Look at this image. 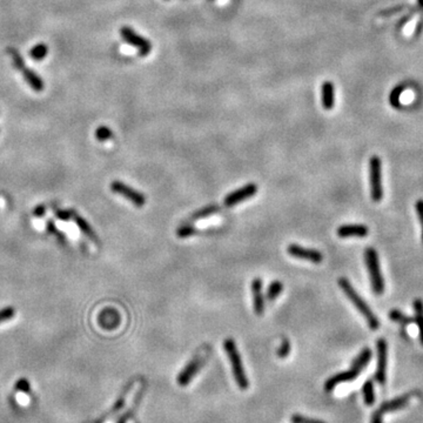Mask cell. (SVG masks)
Masks as SVG:
<instances>
[{
	"label": "cell",
	"instance_id": "1",
	"mask_svg": "<svg viewBox=\"0 0 423 423\" xmlns=\"http://www.w3.org/2000/svg\"><path fill=\"white\" fill-rule=\"evenodd\" d=\"M337 284H339L341 289H342V292L346 294L347 298L350 300V302L354 305L356 309H358L360 313L363 315V318L366 319L367 324H368L370 329L376 330L378 327H380V321H378L377 316L373 313V310L370 309V307L365 302V300H363L361 296L358 294V292H356L354 287L350 285V282L347 279H344V277H340V279L337 280Z\"/></svg>",
	"mask_w": 423,
	"mask_h": 423
},
{
	"label": "cell",
	"instance_id": "2",
	"mask_svg": "<svg viewBox=\"0 0 423 423\" xmlns=\"http://www.w3.org/2000/svg\"><path fill=\"white\" fill-rule=\"evenodd\" d=\"M224 348L229 358L233 375H234L237 385H239V388L242 389V391H246V389L248 388V385H250V382H248L242 361H241L240 352L239 350H237V347H236V343L234 342V340L226 339L224 342Z\"/></svg>",
	"mask_w": 423,
	"mask_h": 423
},
{
	"label": "cell",
	"instance_id": "3",
	"mask_svg": "<svg viewBox=\"0 0 423 423\" xmlns=\"http://www.w3.org/2000/svg\"><path fill=\"white\" fill-rule=\"evenodd\" d=\"M365 261L368 268L370 282H372L373 292L376 295H381L384 292V281L381 274L380 261H378L377 252L374 248L369 247L365 251Z\"/></svg>",
	"mask_w": 423,
	"mask_h": 423
},
{
	"label": "cell",
	"instance_id": "4",
	"mask_svg": "<svg viewBox=\"0 0 423 423\" xmlns=\"http://www.w3.org/2000/svg\"><path fill=\"white\" fill-rule=\"evenodd\" d=\"M369 178H370V195L374 202L381 201L383 198L381 180V159L373 157L369 161Z\"/></svg>",
	"mask_w": 423,
	"mask_h": 423
},
{
	"label": "cell",
	"instance_id": "5",
	"mask_svg": "<svg viewBox=\"0 0 423 423\" xmlns=\"http://www.w3.org/2000/svg\"><path fill=\"white\" fill-rule=\"evenodd\" d=\"M120 36L126 43L134 46L138 50L141 57H146L152 52V43L148 42L143 36H139L128 26H124L120 28Z\"/></svg>",
	"mask_w": 423,
	"mask_h": 423
},
{
	"label": "cell",
	"instance_id": "6",
	"mask_svg": "<svg viewBox=\"0 0 423 423\" xmlns=\"http://www.w3.org/2000/svg\"><path fill=\"white\" fill-rule=\"evenodd\" d=\"M410 398H411V395L407 394V395L400 396V398H396L394 400L387 401V402H383L377 410L374 411L370 423H382V417H383L384 414L389 413V411L402 409V408L408 406V402H409Z\"/></svg>",
	"mask_w": 423,
	"mask_h": 423
},
{
	"label": "cell",
	"instance_id": "7",
	"mask_svg": "<svg viewBox=\"0 0 423 423\" xmlns=\"http://www.w3.org/2000/svg\"><path fill=\"white\" fill-rule=\"evenodd\" d=\"M377 349V368L375 372V380L380 384H384L387 380V356H388V346L387 341L384 339H378L376 342Z\"/></svg>",
	"mask_w": 423,
	"mask_h": 423
},
{
	"label": "cell",
	"instance_id": "8",
	"mask_svg": "<svg viewBox=\"0 0 423 423\" xmlns=\"http://www.w3.org/2000/svg\"><path fill=\"white\" fill-rule=\"evenodd\" d=\"M111 189H112V192L117 193V194L125 196L126 199L129 200V201L133 202L138 207H143L145 202H146V198H145L143 193L135 191L134 188L127 186V185L121 183V181H113V183L111 184Z\"/></svg>",
	"mask_w": 423,
	"mask_h": 423
},
{
	"label": "cell",
	"instance_id": "9",
	"mask_svg": "<svg viewBox=\"0 0 423 423\" xmlns=\"http://www.w3.org/2000/svg\"><path fill=\"white\" fill-rule=\"evenodd\" d=\"M362 369H363V367L358 365V363L352 362L351 369L346 370V372H342V373H339V374H335V375L326 381V383H325L326 392L333 391L336 385H339L340 383H343V382H349V381L355 380V378L359 376V374L361 373Z\"/></svg>",
	"mask_w": 423,
	"mask_h": 423
},
{
	"label": "cell",
	"instance_id": "10",
	"mask_svg": "<svg viewBox=\"0 0 423 423\" xmlns=\"http://www.w3.org/2000/svg\"><path fill=\"white\" fill-rule=\"evenodd\" d=\"M258 193V186L255 184H248L246 186L241 187L236 191L229 193L228 195H226L224 200V205L226 207H232L237 203L244 201V200H248L252 196H254Z\"/></svg>",
	"mask_w": 423,
	"mask_h": 423
},
{
	"label": "cell",
	"instance_id": "11",
	"mask_svg": "<svg viewBox=\"0 0 423 423\" xmlns=\"http://www.w3.org/2000/svg\"><path fill=\"white\" fill-rule=\"evenodd\" d=\"M287 252H288V254L293 258L307 260V261H310L314 263H320L322 260H324L321 252L313 250V248L302 247L296 243L289 244V246L287 247Z\"/></svg>",
	"mask_w": 423,
	"mask_h": 423
},
{
	"label": "cell",
	"instance_id": "12",
	"mask_svg": "<svg viewBox=\"0 0 423 423\" xmlns=\"http://www.w3.org/2000/svg\"><path fill=\"white\" fill-rule=\"evenodd\" d=\"M202 363L203 362L201 358L195 356V358L193 359L183 370H181L179 375H178V378H177L178 383H179L180 385H183V387L184 385H187L189 382L194 378V376L196 375V373L199 372L200 368H201Z\"/></svg>",
	"mask_w": 423,
	"mask_h": 423
},
{
	"label": "cell",
	"instance_id": "13",
	"mask_svg": "<svg viewBox=\"0 0 423 423\" xmlns=\"http://www.w3.org/2000/svg\"><path fill=\"white\" fill-rule=\"evenodd\" d=\"M252 294H253V307L257 315H262L265 311V298L262 295V281L261 279H254L252 281Z\"/></svg>",
	"mask_w": 423,
	"mask_h": 423
},
{
	"label": "cell",
	"instance_id": "14",
	"mask_svg": "<svg viewBox=\"0 0 423 423\" xmlns=\"http://www.w3.org/2000/svg\"><path fill=\"white\" fill-rule=\"evenodd\" d=\"M368 233L369 229L365 225H342L336 231L340 237H366Z\"/></svg>",
	"mask_w": 423,
	"mask_h": 423
},
{
	"label": "cell",
	"instance_id": "15",
	"mask_svg": "<svg viewBox=\"0 0 423 423\" xmlns=\"http://www.w3.org/2000/svg\"><path fill=\"white\" fill-rule=\"evenodd\" d=\"M335 101V95H334V85L332 81H325L321 87V103L325 110H332Z\"/></svg>",
	"mask_w": 423,
	"mask_h": 423
},
{
	"label": "cell",
	"instance_id": "16",
	"mask_svg": "<svg viewBox=\"0 0 423 423\" xmlns=\"http://www.w3.org/2000/svg\"><path fill=\"white\" fill-rule=\"evenodd\" d=\"M99 324L101 325V327L109 329L116 328L120 324V316H119V314L114 309H106L100 314Z\"/></svg>",
	"mask_w": 423,
	"mask_h": 423
},
{
	"label": "cell",
	"instance_id": "17",
	"mask_svg": "<svg viewBox=\"0 0 423 423\" xmlns=\"http://www.w3.org/2000/svg\"><path fill=\"white\" fill-rule=\"evenodd\" d=\"M23 77L26 83L29 85V87H31L33 91L42 92L44 90V87H45L43 79L34 72V70H32L29 68H24Z\"/></svg>",
	"mask_w": 423,
	"mask_h": 423
},
{
	"label": "cell",
	"instance_id": "18",
	"mask_svg": "<svg viewBox=\"0 0 423 423\" xmlns=\"http://www.w3.org/2000/svg\"><path fill=\"white\" fill-rule=\"evenodd\" d=\"M415 310V322L418 327V334H420V341L423 346V301L421 299H416L413 303Z\"/></svg>",
	"mask_w": 423,
	"mask_h": 423
},
{
	"label": "cell",
	"instance_id": "19",
	"mask_svg": "<svg viewBox=\"0 0 423 423\" xmlns=\"http://www.w3.org/2000/svg\"><path fill=\"white\" fill-rule=\"evenodd\" d=\"M282 291H284V284H282L281 281L279 280L272 281L270 282V285L268 286V288H267V293H266L267 300H269V301H274V300H275L277 296L281 294Z\"/></svg>",
	"mask_w": 423,
	"mask_h": 423
},
{
	"label": "cell",
	"instance_id": "20",
	"mask_svg": "<svg viewBox=\"0 0 423 423\" xmlns=\"http://www.w3.org/2000/svg\"><path fill=\"white\" fill-rule=\"evenodd\" d=\"M220 210V207L218 205H209V206H206L203 207V208L196 210L194 214L192 215L191 220H201V219H206L210 217V215H213L215 213H218V211Z\"/></svg>",
	"mask_w": 423,
	"mask_h": 423
},
{
	"label": "cell",
	"instance_id": "21",
	"mask_svg": "<svg viewBox=\"0 0 423 423\" xmlns=\"http://www.w3.org/2000/svg\"><path fill=\"white\" fill-rule=\"evenodd\" d=\"M362 392H363L365 403L367 404V406H373L374 402H375V395H374V385H373L372 380H368L365 382Z\"/></svg>",
	"mask_w": 423,
	"mask_h": 423
},
{
	"label": "cell",
	"instance_id": "22",
	"mask_svg": "<svg viewBox=\"0 0 423 423\" xmlns=\"http://www.w3.org/2000/svg\"><path fill=\"white\" fill-rule=\"evenodd\" d=\"M48 53V47L45 44H38V45H34L31 50H29V57H31L33 60H43L44 58L46 57Z\"/></svg>",
	"mask_w": 423,
	"mask_h": 423
},
{
	"label": "cell",
	"instance_id": "23",
	"mask_svg": "<svg viewBox=\"0 0 423 423\" xmlns=\"http://www.w3.org/2000/svg\"><path fill=\"white\" fill-rule=\"evenodd\" d=\"M389 318H391V320L399 322V324H401L402 326H407L415 322L414 319L406 316V315H403L399 309H392L391 313H389Z\"/></svg>",
	"mask_w": 423,
	"mask_h": 423
},
{
	"label": "cell",
	"instance_id": "24",
	"mask_svg": "<svg viewBox=\"0 0 423 423\" xmlns=\"http://www.w3.org/2000/svg\"><path fill=\"white\" fill-rule=\"evenodd\" d=\"M196 228L194 226L191 225V224H185V225H181L180 227H178L177 229V235L178 237H180V239H185V237H189V236H193L194 234H196Z\"/></svg>",
	"mask_w": 423,
	"mask_h": 423
},
{
	"label": "cell",
	"instance_id": "25",
	"mask_svg": "<svg viewBox=\"0 0 423 423\" xmlns=\"http://www.w3.org/2000/svg\"><path fill=\"white\" fill-rule=\"evenodd\" d=\"M7 51H9L11 57H12V61H13L14 67H16L17 69H19V70H23L25 68V61H24L23 57H21V54L16 50V48H12V47H10Z\"/></svg>",
	"mask_w": 423,
	"mask_h": 423
},
{
	"label": "cell",
	"instance_id": "26",
	"mask_svg": "<svg viewBox=\"0 0 423 423\" xmlns=\"http://www.w3.org/2000/svg\"><path fill=\"white\" fill-rule=\"evenodd\" d=\"M76 221L78 226H79V228L85 233V234H86L87 236H90L91 239H93V240L95 239V233L93 229H92L91 226L87 224L86 220H84V219L80 218L79 215H76Z\"/></svg>",
	"mask_w": 423,
	"mask_h": 423
},
{
	"label": "cell",
	"instance_id": "27",
	"mask_svg": "<svg viewBox=\"0 0 423 423\" xmlns=\"http://www.w3.org/2000/svg\"><path fill=\"white\" fill-rule=\"evenodd\" d=\"M113 136V132L107 126H100L95 131V138L99 141H106Z\"/></svg>",
	"mask_w": 423,
	"mask_h": 423
},
{
	"label": "cell",
	"instance_id": "28",
	"mask_svg": "<svg viewBox=\"0 0 423 423\" xmlns=\"http://www.w3.org/2000/svg\"><path fill=\"white\" fill-rule=\"evenodd\" d=\"M289 352H291V343H289L288 340H284L280 344V347L277 348L276 354L279 358L286 359L289 355Z\"/></svg>",
	"mask_w": 423,
	"mask_h": 423
},
{
	"label": "cell",
	"instance_id": "29",
	"mask_svg": "<svg viewBox=\"0 0 423 423\" xmlns=\"http://www.w3.org/2000/svg\"><path fill=\"white\" fill-rule=\"evenodd\" d=\"M291 420H292L293 423H326L324 421L315 420V418H309V417L302 416V415H300V414L293 415V416L291 417Z\"/></svg>",
	"mask_w": 423,
	"mask_h": 423
},
{
	"label": "cell",
	"instance_id": "30",
	"mask_svg": "<svg viewBox=\"0 0 423 423\" xmlns=\"http://www.w3.org/2000/svg\"><path fill=\"white\" fill-rule=\"evenodd\" d=\"M13 316H14V308L12 307L4 308V309L0 310V324L4 321L10 320V319H12Z\"/></svg>",
	"mask_w": 423,
	"mask_h": 423
},
{
	"label": "cell",
	"instance_id": "31",
	"mask_svg": "<svg viewBox=\"0 0 423 423\" xmlns=\"http://www.w3.org/2000/svg\"><path fill=\"white\" fill-rule=\"evenodd\" d=\"M415 208H416V213H417V217H418V220L421 222V227H422V241H423V200H418L416 202V205H415Z\"/></svg>",
	"mask_w": 423,
	"mask_h": 423
},
{
	"label": "cell",
	"instance_id": "32",
	"mask_svg": "<svg viewBox=\"0 0 423 423\" xmlns=\"http://www.w3.org/2000/svg\"><path fill=\"white\" fill-rule=\"evenodd\" d=\"M401 92H402V87H398V88H395L394 91H393V93L391 95V101H392L393 106H395V107L400 106L399 96L401 94Z\"/></svg>",
	"mask_w": 423,
	"mask_h": 423
},
{
	"label": "cell",
	"instance_id": "33",
	"mask_svg": "<svg viewBox=\"0 0 423 423\" xmlns=\"http://www.w3.org/2000/svg\"><path fill=\"white\" fill-rule=\"evenodd\" d=\"M418 5H420L421 7H423V0H418Z\"/></svg>",
	"mask_w": 423,
	"mask_h": 423
},
{
	"label": "cell",
	"instance_id": "34",
	"mask_svg": "<svg viewBox=\"0 0 423 423\" xmlns=\"http://www.w3.org/2000/svg\"><path fill=\"white\" fill-rule=\"evenodd\" d=\"M119 423H126V418L124 417V418H122V420H121L120 422H119Z\"/></svg>",
	"mask_w": 423,
	"mask_h": 423
}]
</instances>
